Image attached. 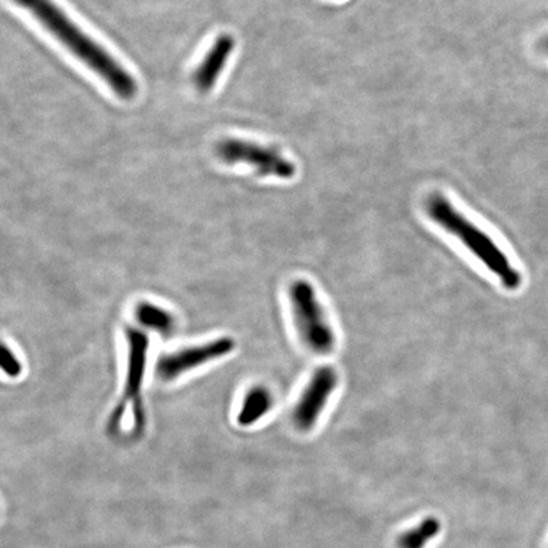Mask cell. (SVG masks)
Here are the masks:
<instances>
[{"label":"cell","mask_w":548,"mask_h":548,"mask_svg":"<svg viewBox=\"0 0 548 548\" xmlns=\"http://www.w3.org/2000/svg\"><path fill=\"white\" fill-rule=\"evenodd\" d=\"M338 385V375L331 367L318 369L306 387L292 413L293 424L302 432L314 428L331 394Z\"/></svg>","instance_id":"obj_7"},{"label":"cell","mask_w":548,"mask_h":548,"mask_svg":"<svg viewBox=\"0 0 548 548\" xmlns=\"http://www.w3.org/2000/svg\"><path fill=\"white\" fill-rule=\"evenodd\" d=\"M127 362L125 387L123 394L119 403L111 414L108 428L116 430L120 428L127 413V407H132L133 420H135L136 429H142L143 426L142 387L145 381L146 368H148L149 356V338L142 331L135 328H127Z\"/></svg>","instance_id":"obj_3"},{"label":"cell","mask_w":548,"mask_h":548,"mask_svg":"<svg viewBox=\"0 0 548 548\" xmlns=\"http://www.w3.org/2000/svg\"><path fill=\"white\" fill-rule=\"evenodd\" d=\"M293 318L302 342L318 355L331 352L336 336L310 282L296 280L289 287Z\"/></svg>","instance_id":"obj_4"},{"label":"cell","mask_w":548,"mask_h":548,"mask_svg":"<svg viewBox=\"0 0 548 548\" xmlns=\"http://www.w3.org/2000/svg\"><path fill=\"white\" fill-rule=\"evenodd\" d=\"M30 12L54 37L64 44L121 100L136 97V79L104 47L95 43L65 15L53 0H15Z\"/></svg>","instance_id":"obj_1"},{"label":"cell","mask_w":548,"mask_h":548,"mask_svg":"<svg viewBox=\"0 0 548 548\" xmlns=\"http://www.w3.org/2000/svg\"><path fill=\"white\" fill-rule=\"evenodd\" d=\"M137 324L145 329L155 331L161 337L168 338L174 333L177 320L171 311L150 301H142L135 308Z\"/></svg>","instance_id":"obj_9"},{"label":"cell","mask_w":548,"mask_h":548,"mask_svg":"<svg viewBox=\"0 0 548 548\" xmlns=\"http://www.w3.org/2000/svg\"><path fill=\"white\" fill-rule=\"evenodd\" d=\"M3 374L8 376L9 378H17L24 372V366L19 361L18 356L13 352L11 347L3 344L2 359H0Z\"/></svg>","instance_id":"obj_12"},{"label":"cell","mask_w":548,"mask_h":548,"mask_svg":"<svg viewBox=\"0 0 548 548\" xmlns=\"http://www.w3.org/2000/svg\"><path fill=\"white\" fill-rule=\"evenodd\" d=\"M273 407V396L269 388L264 387H251L245 394L243 403L238 413L239 426H250L259 422Z\"/></svg>","instance_id":"obj_10"},{"label":"cell","mask_w":548,"mask_h":548,"mask_svg":"<svg viewBox=\"0 0 548 548\" xmlns=\"http://www.w3.org/2000/svg\"><path fill=\"white\" fill-rule=\"evenodd\" d=\"M441 521L435 517L423 519L411 530L404 532L399 538V548H426L441 532Z\"/></svg>","instance_id":"obj_11"},{"label":"cell","mask_w":548,"mask_h":548,"mask_svg":"<svg viewBox=\"0 0 548 548\" xmlns=\"http://www.w3.org/2000/svg\"><path fill=\"white\" fill-rule=\"evenodd\" d=\"M234 47L235 40L231 34H222L216 38L209 53L203 57L202 63L194 72L193 84L201 93H207L215 87Z\"/></svg>","instance_id":"obj_8"},{"label":"cell","mask_w":548,"mask_h":548,"mask_svg":"<svg viewBox=\"0 0 548 548\" xmlns=\"http://www.w3.org/2000/svg\"><path fill=\"white\" fill-rule=\"evenodd\" d=\"M234 349L235 340L231 337H220L197 346L162 353L156 361V378L161 382H173L194 369L224 358Z\"/></svg>","instance_id":"obj_5"},{"label":"cell","mask_w":548,"mask_h":548,"mask_svg":"<svg viewBox=\"0 0 548 548\" xmlns=\"http://www.w3.org/2000/svg\"><path fill=\"white\" fill-rule=\"evenodd\" d=\"M544 50H546V53L548 54V38L546 40V43H544Z\"/></svg>","instance_id":"obj_13"},{"label":"cell","mask_w":548,"mask_h":548,"mask_svg":"<svg viewBox=\"0 0 548 548\" xmlns=\"http://www.w3.org/2000/svg\"><path fill=\"white\" fill-rule=\"evenodd\" d=\"M428 213L433 221L460 239L461 243L475 257L479 258L490 272L498 277L505 289H517L521 286V273L512 266L504 251L500 250L486 232L480 230L470 220L461 215L448 200L442 196H433L428 201Z\"/></svg>","instance_id":"obj_2"},{"label":"cell","mask_w":548,"mask_h":548,"mask_svg":"<svg viewBox=\"0 0 548 548\" xmlns=\"http://www.w3.org/2000/svg\"><path fill=\"white\" fill-rule=\"evenodd\" d=\"M216 154L226 164H243L256 168L258 173L289 180L296 174L292 161L276 150L241 139H225L216 146Z\"/></svg>","instance_id":"obj_6"}]
</instances>
